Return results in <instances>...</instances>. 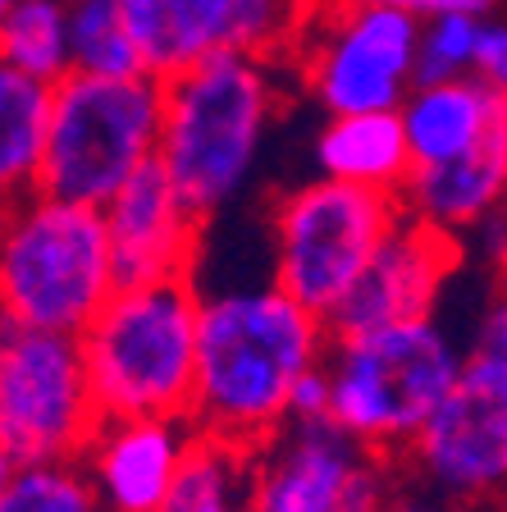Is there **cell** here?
Returning a JSON list of instances; mask_svg holds the SVG:
<instances>
[{"mask_svg":"<svg viewBox=\"0 0 507 512\" xmlns=\"http://www.w3.org/2000/svg\"><path fill=\"white\" fill-rule=\"evenodd\" d=\"M160 124V78H106L74 69L51 87V124L37 188L64 202L106 206L142 165L160 156Z\"/></svg>","mask_w":507,"mask_h":512,"instance_id":"cell-6","label":"cell"},{"mask_svg":"<svg viewBox=\"0 0 507 512\" xmlns=\"http://www.w3.org/2000/svg\"><path fill=\"white\" fill-rule=\"evenodd\" d=\"M279 110L284 60L220 51L165 78V124L156 160L201 220H215L252 188Z\"/></svg>","mask_w":507,"mask_h":512,"instance_id":"cell-2","label":"cell"},{"mask_svg":"<svg viewBox=\"0 0 507 512\" xmlns=\"http://www.w3.org/2000/svg\"><path fill=\"white\" fill-rule=\"evenodd\" d=\"M0 512H101L83 462H23L0 490Z\"/></svg>","mask_w":507,"mask_h":512,"instance_id":"cell-23","label":"cell"},{"mask_svg":"<svg viewBox=\"0 0 507 512\" xmlns=\"http://www.w3.org/2000/svg\"><path fill=\"white\" fill-rule=\"evenodd\" d=\"M192 444L188 416H106L78 462L106 512H160Z\"/></svg>","mask_w":507,"mask_h":512,"instance_id":"cell-15","label":"cell"},{"mask_svg":"<svg viewBox=\"0 0 507 512\" xmlns=\"http://www.w3.org/2000/svg\"><path fill=\"white\" fill-rule=\"evenodd\" d=\"M151 78H174L220 51L293 60L307 0H119Z\"/></svg>","mask_w":507,"mask_h":512,"instance_id":"cell-11","label":"cell"},{"mask_svg":"<svg viewBox=\"0 0 507 512\" xmlns=\"http://www.w3.org/2000/svg\"><path fill=\"white\" fill-rule=\"evenodd\" d=\"M201 288L192 275L119 288L78 334L101 421L188 416L197 394Z\"/></svg>","mask_w":507,"mask_h":512,"instance_id":"cell-5","label":"cell"},{"mask_svg":"<svg viewBox=\"0 0 507 512\" xmlns=\"http://www.w3.org/2000/svg\"><path fill=\"white\" fill-rule=\"evenodd\" d=\"M466 371V348L434 316L334 334L325 352L329 421L402 462Z\"/></svg>","mask_w":507,"mask_h":512,"instance_id":"cell-3","label":"cell"},{"mask_svg":"<svg viewBox=\"0 0 507 512\" xmlns=\"http://www.w3.org/2000/svg\"><path fill=\"white\" fill-rule=\"evenodd\" d=\"M398 462L370 453L334 421H284L252 448L247 512H384Z\"/></svg>","mask_w":507,"mask_h":512,"instance_id":"cell-10","label":"cell"},{"mask_svg":"<svg viewBox=\"0 0 507 512\" xmlns=\"http://www.w3.org/2000/svg\"><path fill=\"white\" fill-rule=\"evenodd\" d=\"M14 471H19V462L10 458V453H5V448H0V490H5V485H10V476Z\"/></svg>","mask_w":507,"mask_h":512,"instance_id":"cell-30","label":"cell"},{"mask_svg":"<svg viewBox=\"0 0 507 512\" xmlns=\"http://www.w3.org/2000/svg\"><path fill=\"white\" fill-rule=\"evenodd\" d=\"M316 174L338 183H357V188L393 192L398 197L407 174H412V151L402 133L398 110L380 115H325L316 142H311Z\"/></svg>","mask_w":507,"mask_h":512,"instance_id":"cell-18","label":"cell"},{"mask_svg":"<svg viewBox=\"0 0 507 512\" xmlns=\"http://www.w3.org/2000/svg\"><path fill=\"white\" fill-rule=\"evenodd\" d=\"M471 78L489 87V92L507 96V14H489L480 23V42H476V69Z\"/></svg>","mask_w":507,"mask_h":512,"instance_id":"cell-26","label":"cell"},{"mask_svg":"<svg viewBox=\"0 0 507 512\" xmlns=\"http://www.w3.org/2000/svg\"><path fill=\"white\" fill-rule=\"evenodd\" d=\"M398 467L457 508L507 499V394L476 371H462V384Z\"/></svg>","mask_w":507,"mask_h":512,"instance_id":"cell-12","label":"cell"},{"mask_svg":"<svg viewBox=\"0 0 507 512\" xmlns=\"http://www.w3.org/2000/svg\"><path fill=\"white\" fill-rule=\"evenodd\" d=\"M247 485H252V453L197 435L160 512H247Z\"/></svg>","mask_w":507,"mask_h":512,"instance_id":"cell-21","label":"cell"},{"mask_svg":"<svg viewBox=\"0 0 507 512\" xmlns=\"http://www.w3.org/2000/svg\"><path fill=\"white\" fill-rule=\"evenodd\" d=\"M101 426L78 334L0 316V448L14 462H78Z\"/></svg>","mask_w":507,"mask_h":512,"instance_id":"cell-9","label":"cell"},{"mask_svg":"<svg viewBox=\"0 0 507 512\" xmlns=\"http://www.w3.org/2000/svg\"><path fill=\"white\" fill-rule=\"evenodd\" d=\"M64 10H69L74 69H83V74H106V78L147 74L119 0H64Z\"/></svg>","mask_w":507,"mask_h":512,"instance_id":"cell-22","label":"cell"},{"mask_svg":"<svg viewBox=\"0 0 507 512\" xmlns=\"http://www.w3.org/2000/svg\"><path fill=\"white\" fill-rule=\"evenodd\" d=\"M503 197H507V101L498 110L494 128L466 156L434 165V170H412L398 192L402 215H412V220L453 238H466L480 220H489L503 206Z\"/></svg>","mask_w":507,"mask_h":512,"instance_id":"cell-16","label":"cell"},{"mask_svg":"<svg viewBox=\"0 0 507 512\" xmlns=\"http://www.w3.org/2000/svg\"><path fill=\"white\" fill-rule=\"evenodd\" d=\"M507 96L489 92L480 78H444V83H416L398 106L412 170H434L466 156L494 128Z\"/></svg>","mask_w":507,"mask_h":512,"instance_id":"cell-17","label":"cell"},{"mask_svg":"<svg viewBox=\"0 0 507 512\" xmlns=\"http://www.w3.org/2000/svg\"><path fill=\"white\" fill-rule=\"evenodd\" d=\"M119 293L101 206L28 192L0 211V316L32 330L83 334Z\"/></svg>","mask_w":507,"mask_h":512,"instance_id":"cell-4","label":"cell"},{"mask_svg":"<svg viewBox=\"0 0 507 512\" xmlns=\"http://www.w3.org/2000/svg\"><path fill=\"white\" fill-rule=\"evenodd\" d=\"M462 252V238L439 234L430 224L402 215L380 243V252L370 256V266L357 275V284L325 316L329 334H361L398 325V320L434 316Z\"/></svg>","mask_w":507,"mask_h":512,"instance_id":"cell-13","label":"cell"},{"mask_svg":"<svg viewBox=\"0 0 507 512\" xmlns=\"http://www.w3.org/2000/svg\"><path fill=\"white\" fill-rule=\"evenodd\" d=\"M101 215H106L119 288L192 275L201 224L206 220L179 197V188L160 170V160L142 165V170L101 206Z\"/></svg>","mask_w":507,"mask_h":512,"instance_id":"cell-14","label":"cell"},{"mask_svg":"<svg viewBox=\"0 0 507 512\" xmlns=\"http://www.w3.org/2000/svg\"><path fill=\"white\" fill-rule=\"evenodd\" d=\"M480 14H434L421 23V51H416V83H444L466 78L476 69Z\"/></svg>","mask_w":507,"mask_h":512,"instance_id":"cell-24","label":"cell"},{"mask_svg":"<svg viewBox=\"0 0 507 512\" xmlns=\"http://www.w3.org/2000/svg\"><path fill=\"white\" fill-rule=\"evenodd\" d=\"M288 421H329V380H325V362L316 371H307L293 384L288 398Z\"/></svg>","mask_w":507,"mask_h":512,"instance_id":"cell-27","label":"cell"},{"mask_svg":"<svg viewBox=\"0 0 507 512\" xmlns=\"http://www.w3.org/2000/svg\"><path fill=\"white\" fill-rule=\"evenodd\" d=\"M498 215H503V224H507V197H503V206H498Z\"/></svg>","mask_w":507,"mask_h":512,"instance_id":"cell-32","label":"cell"},{"mask_svg":"<svg viewBox=\"0 0 507 512\" xmlns=\"http://www.w3.org/2000/svg\"><path fill=\"white\" fill-rule=\"evenodd\" d=\"M398 220L402 202L393 192L338 183L325 174L284 188L265 215L270 279L316 316H329Z\"/></svg>","mask_w":507,"mask_h":512,"instance_id":"cell-7","label":"cell"},{"mask_svg":"<svg viewBox=\"0 0 507 512\" xmlns=\"http://www.w3.org/2000/svg\"><path fill=\"white\" fill-rule=\"evenodd\" d=\"M421 23L375 0H307L293 69L325 115L398 110L416 87Z\"/></svg>","mask_w":507,"mask_h":512,"instance_id":"cell-8","label":"cell"},{"mask_svg":"<svg viewBox=\"0 0 507 512\" xmlns=\"http://www.w3.org/2000/svg\"><path fill=\"white\" fill-rule=\"evenodd\" d=\"M10 5H19V0H0V14H5V10H10Z\"/></svg>","mask_w":507,"mask_h":512,"instance_id":"cell-31","label":"cell"},{"mask_svg":"<svg viewBox=\"0 0 507 512\" xmlns=\"http://www.w3.org/2000/svg\"><path fill=\"white\" fill-rule=\"evenodd\" d=\"M0 60L51 87L74 74V42H69L64 0H19L0 14Z\"/></svg>","mask_w":507,"mask_h":512,"instance_id":"cell-20","label":"cell"},{"mask_svg":"<svg viewBox=\"0 0 507 512\" xmlns=\"http://www.w3.org/2000/svg\"><path fill=\"white\" fill-rule=\"evenodd\" d=\"M375 5H398V10L416 14V19H434V14H498L503 0H375Z\"/></svg>","mask_w":507,"mask_h":512,"instance_id":"cell-28","label":"cell"},{"mask_svg":"<svg viewBox=\"0 0 507 512\" xmlns=\"http://www.w3.org/2000/svg\"><path fill=\"white\" fill-rule=\"evenodd\" d=\"M51 124V83L0 60V211L37 192Z\"/></svg>","mask_w":507,"mask_h":512,"instance_id":"cell-19","label":"cell"},{"mask_svg":"<svg viewBox=\"0 0 507 512\" xmlns=\"http://www.w3.org/2000/svg\"><path fill=\"white\" fill-rule=\"evenodd\" d=\"M329 339L325 316L288 298L275 279L201 288L197 394L188 412L197 435L247 453L265 444L288 421L293 384L325 362Z\"/></svg>","mask_w":507,"mask_h":512,"instance_id":"cell-1","label":"cell"},{"mask_svg":"<svg viewBox=\"0 0 507 512\" xmlns=\"http://www.w3.org/2000/svg\"><path fill=\"white\" fill-rule=\"evenodd\" d=\"M466 371H476L480 380L507 394V270H498L494 302L485 307L476 339L466 348Z\"/></svg>","mask_w":507,"mask_h":512,"instance_id":"cell-25","label":"cell"},{"mask_svg":"<svg viewBox=\"0 0 507 512\" xmlns=\"http://www.w3.org/2000/svg\"><path fill=\"white\" fill-rule=\"evenodd\" d=\"M384 512H457V503H448V499H439V494H430V490H398L389 503H384Z\"/></svg>","mask_w":507,"mask_h":512,"instance_id":"cell-29","label":"cell"}]
</instances>
